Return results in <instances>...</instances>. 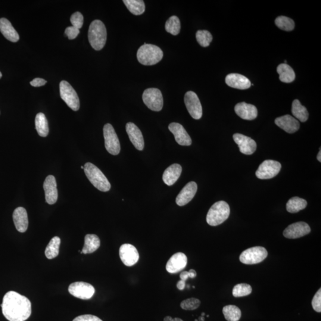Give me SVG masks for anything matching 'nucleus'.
Wrapping results in <instances>:
<instances>
[{
	"label": "nucleus",
	"instance_id": "obj_27",
	"mask_svg": "<svg viewBox=\"0 0 321 321\" xmlns=\"http://www.w3.org/2000/svg\"><path fill=\"white\" fill-rule=\"evenodd\" d=\"M100 239L95 235H87L85 238V244H84L82 253L89 254L93 253L100 246Z\"/></svg>",
	"mask_w": 321,
	"mask_h": 321
},
{
	"label": "nucleus",
	"instance_id": "obj_52",
	"mask_svg": "<svg viewBox=\"0 0 321 321\" xmlns=\"http://www.w3.org/2000/svg\"><path fill=\"white\" fill-rule=\"evenodd\" d=\"M205 316V313H202V316H202V317H204Z\"/></svg>",
	"mask_w": 321,
	"mask_h": 321
},
{
	"label": "nucleus",
	"instance_id": "obj_25",
	"mask_svg": "<svg viewBox=\"0 0 321 321\" xmlns=\"http://www.w3.org/2000/svg\"><path fill=\"white\" fill-rule=\"evenodd\" d=\"M0 32L6 39L12 42H16L19 40V35L17 31L7 18H0Z\"/></svg>",
	"mask_w": 321,
	"mask_h": 321
},
{
	"label": "nucleus",
	"instance_id": "obj_49",
	"mask_svg": "<svg viewBox=\"0 0 321 321\" xmlns=\"http://www.w3.org/2000/svg\"><path fill=\"white\" fill-rule=\"evenodd\" d=\"M172 321H183L182 319H179V318H175V319H173Z\"/></svg>",
	"mask_w": 321,
	"mask_h": 321
},
{
	"label": "nucleus",
	"instance_id": "obj_17",
	"mask_svg": "<svg viewBox=\"0 0 321 321\" xmlns=\"http://www.w3.org/2000/svg\"><path fill=\"white\" fill-rule=\"evenodd\" d=\"M43 189L45 191L46 202L49 205H53L58 199V190L57 182L54 176L46 177L43 183Z\"/></svg>",
	"mask_w": 321,
	"mask_h": 321
},
{
	"label": "nucleus",
	"instance_id": "obj_1",
	"mask_svg": "<svg viewBox=\"0 0 321 321\" xmlns=\"http://www.w3.org/2000/svg\"><path fill=\"white\" fill-rule=\"evenodd\" d=\"M1 307L3 316L9 321H25L32 313L29 299L14 291L4 295Z\"/></svg>",
	"mask_w": 321,
	"mask_h": 321
},
{
	"label": "nucleus",
	"instance_id": "obj_39",
	"mask_svg": "<svg viewBox=\"0 0 321 321\" xmlns=\"http://www.w3.org/2000/svg\"><path fill=\"white\" fill-rule=\"evenodd\" d=\"M201 305V301L198 299L190 298L182 302L180 307L184 310L193 311L198 309Z\"/></svg>",
	"mask_w": 321,
	"mask_h": 321
},
{
	"label": "nucleus",
	"instance_id": "obj_11",
	"mask_svg": "<svg viewBox=\"0 0 321 321\" xmlns=\"http://www.w3.org/2000/svg\"><path fill=\"white\" fill-rule=\"evenodd\" d=\"M68 292L74 297L89 300L93 297L95 292V288L89 283L85 282H75L68 287Z\"/></svg>",
	"mask_w": 321,
	"mask_h": 321
},
{
	"label": "nucleus",
	"instance_id": "obj_5",
	"mask_svg": "<svg viewBox=\"0 0 321 321\" xmlns=\"http://www.w3.org/2000/svg\"><path fill=\"white\" fill-rule=\"evenodd\" d=\"M230 209L225 201H219L215 203L209 210L207 216V222L211 226H217L228 219Z\"/></svg>",
	"mask_w": 321,
	"mask_h": 321
},
{
	"label": "nucleus",
	"instance_id": "obj_35",
	"mask_svg": "<svg viewBox=\"0 0 321 321\" xmlns=\"http://www.w3.org/2000/svg\"><path fill=\"white\" fill-rule=\"evenodd\" d=\"M165 29L168 33L173 35H177L181 29L180 21L178 17L172 15L167 20Z\"/></svg>",
	"mask_w": 321,
	"mask_h": 321
},
{
	"label": "nucleus",
	"instance_id": "obj_18",
	"mask_svg": "<svg viewBox=\"0 0 321 321\" xmlns=\"http://www.w3.org/2000/svg\"><path fill=\"white\" fill-rule=\"evenodd\" d=\"M168 129L173 134L176 141L180 145L190 146L192 144L191 137H190L182 124L172 123L168 126Z\"/></svg>",
	"mask_w": 321,
	"mask_h": 321
},
{
	"label": "nucleus",
	"instance_id": "obj_30",
	"mask_svg": "<svg viewBox=\"0 0 321 321\" xmlns=\"http://www.w3.org/2000/svg\"><path fill=\"white\" fill-rule=\"evenodd\" d=\"M308 202L305 199L294 197L289 199L286 205L287 211L290 213H297L298 212L304 210L307 207Z\"/></svg>",
	"mask_w": 321,
	"mask_h": 321
},
{
	"label": "nucleus",
	"instance_id": "obj_15",
	"mask_svg": "<svg viewBox=\"0 0 321 321\" xmlns=\"http://www.w3.org/2000/svg\"><path fill=\"white\" fill-rule=\"evenodd\" d=\"M233 138L242 154L252 155L256 151L257 143L249 137L242 134L236 133L233 135Z\"/></svg>",
	"mask_w": 321,
	"mask_h": 321
},
{
	"label": "nucleus",
	"instance_id": "obj_50",
	"mask_svg": "<svg viewBox=\"0 0 321 321\" xmlns=\"http://www.w3.org/2000/svg\"><path fill=\"white\" fill-rule=\"evenodd\" d=\"M198 321H205V318L201 316L200 318H199Z\"/></svg>",
	"mask_w": 321,
	"mask_h": 321
},
{
	"label": "nucleus",
	"instance_id": "obj_24",
	"mask_svg": "<svg viewBox=\"0 0 321 321\" xmlns=\"http://www.w3.org/2000/svg\"><path fill=\"white\" fill-rule=\"evenodd\" d=\"M13 219L15 229L18 232H26L28 227L27 211L23 207H18L13 212Z\"/></svg>",
	"mask_w": 321,
	"mask_h": 321
},
{
	"label": "nucleus",
	"instance_id": "obj_37",
	"mask_svg": "<svg viewBox=\"0 0 321 321\" xmlns=\"http://www.w3.org/2000/svg\"><path fill=\"white\" fill-rule=\"evenodd\" d=\"M252 292V287L248 284H238L234 287L233 295L235 298L244 297V296L251 295Z\"/></svg>",
	"mask_w": 321,
	"mask_h": 321
},
{
	"label": "nucleus",
	"instance_id": "obj_8",
	"mask_svg": "<svg viewBox=\"0 0 321 321\" xmlns=\"http://www.w3.org/2000/svg\"><path fill=\"white\" fill-rule=\"evenodd\" d=\"M267 256L268 252L266 248L255 246L243 252L239 260L243 264L254 265L261 263Z\"/></svg>",
	"mask_w": 321,
	"mask_h": 321
},
{
	"label": "nucleus",
	"instance_id": "obj_38",
	"mask_svg": "<svg viewBox=\"0 0 321 321\" xmlns=\"http://www.w3.org/2000/svg\"><path fill=\"white\" fill-rule=\"evenodd\" d=\"M196 38L198 42L203 47H207L213 40V36L208 30H198L196 33Z\"/></svg>",
	"mask_w": 321,
	"mask_h": 321
},
{
	"label": "nucleus",
	"instance_id": "obj_19",
	"mask_svg": "<svg viewBox=\"0 0 321 321\" xmlns=\"http://www.w3.org/2000/svg\"><path fill=\"white\" fill-rule=\"evenodd\" d=\"M126 132L129 137L130 142L139 151H142L144 148V139L141 130L133 123L126 124Z\"/></svg>",
	"mask_w": 321,
	"mask_h": 321
},
{
	"label": "nucleus",
	"instance_id": "obj_48",
	"mask_svg": "<svg viewBox=\"0 0 321 321\" xmlns=\"http://www.w3.org/2000/svg\"><path fill=\"white\" fill-rule=\"evenodd\" d=\"M317 159H318V160H319L321 163V148H320V151L319 152V153L317 155Z\"/></svg>",
	"mask_w": 321,
	"mask_h": 321
},
{
	"label": "nucleus",
	"instance_id": "obj_3",
	"mask_svg": "<svg viewBox=\"0 0 321 321\" xmlns=\"http://www.w3.org/2000/svg\"><path fill=\"white\" fill-rule=\"evenodd\" d=\"M163 55V51L159 46L145 43L137 52V58L143 65H153L162 60Z\"/></svg>",
	"mask_w": 321,
	"mask_h": 321
},
{
	"label": "nucleus",
	"instance_id": "obj_40",
	"mask_svg": "<svg viewBox=\"0 0 321 321\" xmlns=\"http://www.w3.org/2000/svg\"><path fill=\"white\" fill-rule=\"evenodd\" d=\"M84 18L82 13L80 12H76L71 15L70 17L71 23L72 24L73 27L80 29L82 28L83 24Z\"/></svg>",
	"mask_w": 321,
	"mask_h": 321
},
{
	"label": "nucleus",
	"instance_id": "obj_13",
	"mask_svg": "<svg viewBox=\"0 0 321 321\" xmlns=\"http://www.w3.org/2000/svg\"><path fill=\"white\" fill-rule=\"evenodd\" d=\"M119 255L121 261L127 267H132L138 263L139 255L137 249L132 245L124 244L121 246Z\"/></svg>",
	"mask_w": 321,
	"mask_h": 321
},
{
	"label": "nucleus",
	"instance_id": "obj_33",
	"mask_svg": "<svg viewBox=\"0 0 321 321\" xmlns=\"http://www.w3.org/2000/svg\"><path fill=\"white\" fill-rule=\"evenodd\" d=\"M61 244V239L57 236L53 238L46 246L45 255L49 260L57 257L59 254V249Z\"/></svg>",
	"mask_w": 321,
	"mask_h": 321
},
{
	"label": "nucleus",
	"instance_id": "obj_47",
	"mask_svg": "<svg viewBox=\"0 0 321 321\" xmlns=\"http://www.w3.org/2000/svg\"><path fill=\"white\" fill-rule=\"evenodd\" d=\"M173 319L172 317H171L170 316H167L166 317L164 318V321H172Z\"/></svg>",
	"mask_w": 321,
	"mask_h": 321
},
{
	"label": "nucleus",
	"instance_id": "obj_4",
	"mask_svg": "<svg viewBox=\"0 0 321 321\" xmlns=\"http://www.w3.org/2000/svg\"><path fill=\"white\" fill-rule=\"evenodd\" d=\"M87 178L93 186L101 192H108L111 189L110 183L99 168L90 163H87L83 166Z\"/></svg>",
	"mask_w": 321,
	"mask_h": 321
},
{
	"label": "nucleus",
	"instance_id": "obj_53",
	"mask_svg": "<svg viewBox=\"0 0 321 321\" xmlns=\"http://www.w3.org/2000/svg\"><path fill=\"white\" fill-rule=\"evenodd\" d=\"M81 168H82V169H83L84 167L83 166H81Z\"/></svg>",
	"mask_w": 321,
	"mask_h": 321
},
{
	"label": "nucleus",
	"instance_id": "obj_45",
	"mask_svg": "<svg viewBox=\"0 0 321 321\" xmlns=\"http://www.w3.org/2000/svg\"><path fill=\"white\" fill-rule=\"evenodd\" d=\"M46 83V81L42 78H35L32 81H31L30 84L33 87H40L45 85Z\"/></svg>",
	"mask_w": 321,
	"mask_h": 321
},
{
	"label": "nucleus",
	"instance_id": "obj_9",
	"mask_svg": "<svg viewBox=\"0 0 321 321\" xmlns=\"http://www.w3.org/2000/svg\"><path fill=\"white\" fill-rule=\"evenodd\" d=\"M105 140V146L107 151L111 155H117L120 152V143L117 133L113 126L106 124L103 129Z\"/></svg>",
	"mask_w": 321,
	"mask_h": 321
},
{
	"label": "nucleus",
	"instance_id": "obj_51",
	"mask_svg": "<svg viewBox=\"0 0 321 321\" xmlns=\"http://www.w3.org/2000/svg\"><path fill=\"white\" fill-rule=\"evenodd\" d=\"M1 77H2V73L1 71H0V79H1Z\"/></svg>",
	"mask_w": 321,
	"mask_h": 321
},
{
	"label": "nucleus",
	"instance_id": "obj_43",
	"mask_svg": "<svg viewBox=\"0 0 321 321\" xmlns=\"http://www.w3.org/2000/svg\"><path fill=\"white\" fill-rule=\"evenodd\" d=\"M197 275L195 270H191L189 271H183L180 274V278L182 281L186 282L189 278L194 279Z\"/></svg>",
	"mask_w": 321,
	"mask_h": 321
},
{
	"label": "nucleus",
	"instance_id": "obj_7",
	"mask_svg": "<svg viewBox=\"0 0 321 321\" xmlns=\"http://www.w3.org/2000/svg\"><path fill=\"white\" fill-rule=\"evenodd\" d=\"M144 104L154 111H160L163 107V96L160 89L148 88L145 90L142 95Z\"/></svg>",
	"mask_w": 321,
	"mask_h": 321
},
{
	"label": "nucleus",
	"instance_id": "obj_46",
	"mask_svg": "<svg viewBox=\"0 0 321 321\" xmlns=\"http://www.w3.org/2000/svg\"><path fill=\"white\" fill-rule=\"evenodd\" d=\"M186 287V282L182 281V280H180V281L177 283V288L180 291H183L185 289Z\"/></svg>",
	"mask_w": 321,
	"mask_h": 321
},
{
	"label": "nucleus",
	"instance_id": "obj_16",
	"mask_svg": "<svg viewBox=\"0 0 321 321\" xmlns=\"http://www.w3.org/2000/svg\"><path fill=\"white\" fill-rule=\"evenodd\" d=\"M188 264V258L182 252H177L173 255L166 264V270L168 273L175 274L185 269Z\"/></svg>",
	"mask_w": 321,
	"mask_h": 321
},
{
	"label": "nucleus",
	"instance_id": "obj_20",
	"mask_svg": "<svg viewBox=\"0 0 321 321\" xmlns=\"http://www.w3.org/2000/svg\"><path fill=\"white\" fill-rule=\"evenodd\" d=\"M197 190V184L194 182L188 183L177 196L176 204L180 207L188 204L194 198Z\"/></svg>",
	"mask_w": 321,
	"mask_h": 321
},
{
	"label": "nucleus",
	"instance_id": "obj_34",
	"mask_svg": "<svg viewBox=\"0 0 321 321\" xmlns=\"http://www.w3.org/2000/svg\"><path fill=\"white\" fill-rule=\"evenodd\" d=\"M223 313L227 321H239L242 316V312L235 305H227L223 309Z\"/></svg>",
	"mask_w": 321,
	"mask_h": 321
},
{
	"label": "nucleus",
	"instance_id": "obj_42",
	"mask_svg": "<svg viewBox=\"0 0 321 321\" xmlns=\"http://www.w3.org/2000/svg\"><path fill=\"white\" fill-rule=\"evenodd\" d=\"M80 33V30L73 26L67 27L65 30V34L70 40L75 39Z\"/></svg>",
	"mask_w": 321,
	"mask_h": 321
},
{
	"label": "nucleus",
	"instance_id": "obj_14",
	"mask_svg": "<svg viewBox=\"0 0 321 321\" xmlns=\"http://www.w3.org/2000/svg\"><path fill=\"white\" fill-rule=\"evenodd\" d=\"M311 228L305 222H297L289 226L283 232L286 238L295 239L302 238L311 232Z\"/></svg>",
	"mask_w": 321,
	"mask_h": 321
},
{
	"label": "nucleus",
	"instance_id": "obj_36",
	"mask_svg": "<svg viewBox=\"0 0 321 321\" xmlns=\"http://www.w3.org/2000/svg\"><path fill=\"white\" fill-rule=\"evenodd\" d=\"M275 23L280 29L285 31H292L294 29L295 26L294 20L283 15L276 18Z\"/></svg>",
	"mask_w": 321,
	"mask_h": 321
},
{
	"label": "nucleus",
	"instance_id": "obj_44",
	"mask_svg": "<svg viewBox=\"0 0 321 321\" xmlns=\"http://www.w3.org/2000/svg\"><path fill=\"white\" fill-rule=\"evenodd\" d=\"M73 321H102L98 317L92 315H83L74 319Z\"/></svg>",
	"mask_w": 321,
	"mask_h": 321
},
{
	"label": "nucleus",
	"instance_id": "obj_22",
	"mask_svg": "<svg viewBox=\"0 0 321 321\" xmlns=\"http://www.w3.org/2000/svg\"><path fill=\"white\" fill-rule=\"evenodd\" d=\"M235 111L239 117L244 120H254L258 116L257 107L254 105L244 102L237 104L235 107Z\"/></svg>",
	"mask_w": 321,
	"mask_h": 321
},
{
	"label": "nucleus",
	"instance_id": "obj_10",
	"mask_svg": "<svg viewBox=\"0 0 321 321\" xmlns=\"http://www.w3.org/2000/svg\"><path fill=\"white\" fill-rule=\"evenodd\" d=\"M282 165L278 161L268 160L264 161L256 171V176L262 180L270 179L277 176L281 170Z\"/></svg>",
	"mask_w": 321,
	"mask_h": 321
},
{
	"label": "nucleus",
	"instance_id": "obj_28",
	"mask_svg": "<svg viewBox=\"0 0 321 321\" xmlns=\"http://www.w3.org/2000/svg\"><path fill=\"white\" fill-rule=\"evenodd\" d=\"M279 79L284 83H291L295 79L296 74L293 68L287 64H281L277 67Z\"/></svg>",
	"mask_w": 321,
	"mask_h": 321
},
{
	"label": "nucleus",
	"instance_id": "obj_23",
	"mask_svg": "<svg viewBox=\"0 0 321 321\" xmlns=\"http://www.w3.org/2000/svg\"><path fill=\"white\" fill-rule=\"evenodd\" d=\"M227 85L232 88L238 89H247L252 85L251 81L242 74L237 73L229 74L226 77Z\"/></svg>",
	"mask_w": 321,
	"mask_h": 321
},
{
	"label": "nucleus",
	"instance_id": "obj_26",
	"mask_svg": "<svg viewBox=\"0 0 321 321\" xmlns=\"http://www.w3.org/2000/svg\"><path fill=\"white\" fill-rule=\"evenodd\" d=\"M182 171V168L178 164H174L168 167L164 171L163 176L165 184L169 186L173 185L179 179Z\"/></svg>",
	"mask_w": 321,
	"mask_h": 321
},
{
	"label": "nucleus",
	"instance_id": "obj_32",
	"mask_svg": "<svg viewBox=\"0 0 321 321\" xmlns=\"http://www.w3.org/2000/svg\"><path fill=\"white\" fill-rule=\"evenodd\" d=\"M35 126L37 132L41 137H46L49 133L48 120L42 113H39L35 117Z\"/></svg>",
	"mask_w": 321,
	"mask_h": 321
},
{
	"label": "nucleus",
	"instance_id": "obj_29",
	"mask_svg": "<svg viewBox=\"0 0 321 321\" xmlns=\"http://www.w3.org/2000/svg\"><path fill=\"white\" fill-rule=\"evenodd\" d=\"M292 112L295 118L301 122H305L308 119L309 113L307 109L301 104L298 99H295L293 102Z\"/></svg>",
	"mask_w": 321,
	"mask_h": 321
},
{
	"label": "nucleus",
	"instance_id": "obj_2",
	"mask_svg": "<svg viewBox=\"0 0 321 321\" xmlns=\"http://www.w3.org/2000/svg\"><path fill=\"white\" fill-rule=\"evenodd\" d=\"M107 32L105 24L99 20L90 23L88 30V39L90 45L96 51L101 50L107 41Z\"/></svg>",
	"mask_w": 321,
	"mask_h": 321
},
{
	"label": "nucleus",
	"instance_id": "obj_41",
	"mask_svg": "<svg viewBox=\"0 0 321 321\" xmlns=\"http://www.w3.org/2000/svg\"><path fill=\"white\" fill-rule=\"evenodd\" d=\"M312 305H313V309L317 313H320L321 312V289H320L317 292L316 295L313 299L312 302Z\"/></svg>",
	"mask_w": 321,
	"mask_h": 321
},
{
	"label": "nucleus",
	"instance_id": "obj_31",
	"mask_svg": "<svg viewBox=\"0 0 321 321\" xmlns=\"http://www.w3.org/2000/svg\"><path fill=\"white\" fill-rule=\"evenodd\" d=\"M123 2L130 13L134 15H141L145 11V4L143 0H123Z\"/></svg>",
	"mask_w": 321,
	"mask_h": 321
},
{
	"label": "nucleus",
	"instance_id": "obj_12",
	"mask_svg": "<svg viewBox=\"0 0 321 321\" xmlns=\"http://www.w3.org/2000/svg\"><path fill=\"white\" fill-rule=\"evenodd\" d=\"M184 100L187 110L192 117L195 120L200 119L202 116V107L196 93L193 91L187 92Z\"/></svg>",
	"mask_w": 321,
	"mask_h": 321
},
{
	"label": "nucleus",
	"instance_id": "obj_21",
	"mask_svg": "<svg viewBox=\"0 0 321 321\" xmlns=\"http://www.w3.org/2000/svg\"><path fill=\"white\" fill-rule=\"evenodd\" d=\"M275 123L280 128L289 133H294L300 128L299 121L291 115H285L277 118Z\"/></svg>",
	"mask_w": 321,
	"mask_h": 321
},
{
	"label": "nucleus",
	"instance_id": "obj_54",
	"mask_svg": "<svg viewBox=\"0 0 321 321\" xmlns=\"http://www.w3.org/2000/svg\"><path fill=\"white\" fill-rule=\"evenodd\" d=\"M195 321H198V320H195Z\"/></svg>",
	"mask_w": 321,
	"mask_h": 321
},
{
	"label": "nucleus",
	"instance_id": "obj_6",
	"mask_svg": "<svg viewBox=\"0 0 321 321\" xmlns=\"http://www.w3.org/2000/svg\"><path fill=\"white\" fill-rule=\"evenodd\" d=\"M61 98L71 110L76 111L80 108V101L76 90L65 80L60 83Z\"/></svg>",
	"mask_w": 321,
	"mask_h": 321
}]
</instances>
